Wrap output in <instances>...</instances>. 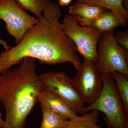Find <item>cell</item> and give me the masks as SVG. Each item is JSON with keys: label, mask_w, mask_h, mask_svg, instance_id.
Returning <instances> with one entry per match:
<instances>
[{"label": "cell", "mask_w": 128, "mask_h": 128, "mask_svg": "<svg viewBox=\"0 0 128 128\" xmlns=\"http://www.w3.org/2000/svg\"><path fill=\"white\" fill-rule=\"evenodd\" d=\"M43 13L38 23L28 30L19 44L1 53L0 73L6 72L27 57L38 60L41 64L69 62L76 71L80 69L82 62L76 53L75 44L64 33L59 22V6L50 2Z\"/></svg>", "instance_id": "obj_1"}, {"label": "cell", "mask_w": 128, "mask_h": 128, "mask_svg": "<svg viewBox=\"0 0 128 128\" xmlns=\"http://www.w3.org/2000/svg\"><path fill=\"white\" fill-rule=\"evenodd\" d=\"M35 60L25 57L18 68L0 76V102L6 111V128H25L38 95L44 89L36 72Z\"/></svg>", "instance_id": "obj_2"}, {"label": "cell", "mask_w": 128, "mask_h": 128, "mask_svg": "<svg viewBox=\"0 0 128 128\" xmlns=\"http://www.w3.org/2000/svg\"><path fill=\"white\" fill-rule=\"evenodd\" d=\"M103 87L98 98L85 106L81 114L96 110L104 113L114 128H128V114L117 90L111 73H101Z\"/></svg>", "instance_id": "obj_3"}, {"label": "cell", "mask_w": 128, "mask_h": 128, "mask_svg": "<svg viewBox=\"0 0 128 128\" xmlns=\"http://www.w3.org/2000/svg\"><path fill=\"white\" fill-rule=\"evenodd\" d=\"M97 52L96 65L99 73L116 72L128 76V51L117 43L114 31L102 34Z\"/></svg>", "instance_id": "obj_4"}, {"label": "cell", "mask_w": 128, "mask_h": 128, "mask_svg": "<svg viewBox=\"0 0 128 128\" xmlns=\"http://www.w3.org/2000/svg\"><path fill=\"white\" fill-rule=\"evenodd\" d=\"M62 24L64 33L74 42L76 51L84 58L96 63L98 44L102 33L94 28L80 26L70 14L65 16Z\"/></svg>", "instance_id": "obj_5"}, {"label": "cell", "mask_w": 128, "mask_h": 128, "mask_svg": "<svg viewBox=\"0 0 128 128\" xmlns=\"http://www.w3.org/2000/svg\"><path fill=\"white\" fill-rule=\"evenodd\" d=\"M40 76L44 89L58 96L74 113H82L85 102L76 89L72 79L64 72H48Z\"/></svg>", "instance_id": "obj_6"}, {"label": "cell", "mask_w": 128, "mask_h": 128, "mask_svg": "<svg viewBox=\"0 0 128 128\" xmlns=\"http://www.w3.org/2000/svg\"><path fill=\"white\" fill-rule=\"evenodd\" d=\"M0 19L5 22L6 30L14 37L16 44L28 30L39 22V18L24 11L16 0H0Z\"/></svg>", "instance_id": "obj_7"}, {"label": "cell", "mask_w": 128, "mask_h": 128, "mask_svg": "<svg viewBox=\"0 0 128 128\" xmlns=\"http://www.w3.org/2000/svg\"><path fill=\"white\" fill-rule=\"evenodd\" d=\"M76 89L85 103L96 100L102 92L103 82L95 62L84 58L77 74L72 79Z\"/></svg>", "instance_id": "obj_8"}, {"label": "cell", "mask_w": 128, "mask_h": 128, "mask_svg": "<svg viewBox=\"0 0 128 128\" xmlns=\"http://www.w3.org/2000/svg\"><path fill=\"white\" fill-rule=\"evenodd\" d=\"M37 102L58 115L68 120L77 116L64 100L52 92L44 89L37 96Z\"/></svg>", "instance_id": "obj_9"}, {"label": "cell", "mask_w": 128, "mask_h": 128, "mask_svg": "<svg viewBox=\"0 0 128 128\" xmlns=\"http://www.w3.org/2000/svg\"><path fill=\"white\" fill-rule=\"evenodd\" d=\"M107 10L98 6L76 1L70 6L68 12L74 17L79 25L89 27L102 12Z\"/></svg>", "instance_id": "obj_10"}, {"label": "cell", "mask_w": 128, "mask_h": 128, "mask_svg": "<svg viewBox=\"0 0 128 128\" xmlns=\"http://www.w3.org/2000/svg\"><path fill=\"white\" fill-rule=\"evenodd\" d=\"M121 26H124L118 16L107 10L92 22L89 27L96 29L102 34L114 31V28Z\"/></svg>", "instance_id": "obj_11"}, {"label": "cell", "mask_w": 128, "mask_h": 128, "mask_svg": "<svg viewBox=\"0 0 128 128\" xmlns=\"http://www.w3.org/2000/svg\"><path fill=\"white\" fill-rule=\"evenodd\" d=\"M78 2L101 6L116 14L125 26L128 20V10L122 3V0H77Z\"/></svg>", "instance_id": "obj_12"}, {"label": "cell", "mask_w": 128, "mask_h": 128, "mask_svg": "<svg viewBox=\"0 0 128 128\" xmlns=\"http://www.w3.org/2000/svg\"><path fill=\"white\" fill-rule=\"evenodd\" d=\"M83 114L81 116L76 117L69 120L67 123L61 128H102L98 122L100 112L93 110Z\"/></svg>", "instance_id": "obj_13"}, {"label": "cell", "mask_w": 128, "mask_h": 128, "mask_svg": "<svg viewBox=\"0 0 128 128\" xmlns=\"http://www.w3.org/2000/svg\"><path fill=\"white\" fill-rule=\"evenodd\" d=\"M40 105L42 114L40 128H61L68 121V120L60 116L44 105Z\"/></svg>", "instance_id": "obj_14"}, {"label": "cell", "mask_w": 128, "mask_h": 128, "mask_svg": "<svg viewBox=\"0 0 128 128\" xmlns=\"http://www.w3.org/2000/svg\"><path fill=\"white\" fill-rule=\"evenodd\" d=\"M111 75L116 81L118 92L128 114V76L116 72H112Z\"/></svg>", "instance_id": "obj_15"}, {"label": "cell", "mask_w": 128, "mask_h": 128, "mask_svg": "<svg viewBox=\"0 0 128 128\" xmlns=\"http://www.w3.org/2000/svg\"><path fill=\"white\" fill-rule=\"evenodd\" d=\"M23 9L29 10L40 18L50 0H16Z\"/></svg>", "instance_id": "obj_16"}, {"label": "cell", "mask_w": 128, "mask_h": 128, "mask_svg": "<svg viewBox=\"0 0 128 128\" xmlns=\"http://www.w3.org/2000/svg\"><path fill=\"white\" fill-rule=\"evenodd\" d=\"M114 38L117 43L128 51V31L120 30L114 34Z\"/></svg>", "instance_id": "obj_17"}, {"label": "cell", "mask_w": 128, "mask_h": 128, "mask_svg": "<svg viewBox=\"0 0 128 128\" xmlns=\"http://www.w3.org/2000/svg\"><path fill=\"white\" fill-rule=\"evenodd\" d=\"M60 4L62 6H66L70 4L72 0H58Z\"/></svg>", "instance_id": "obj_18"}, {"label": "cell", "mask_w": 128, "mask_h": 128, "mask_svg": "<svg viewBox=\"0 0 128 128\" xmlns=\"http://www.w3.org/2000/svg\"><path fill=\"white\" fill-rule=\"evenodd\" d=\"M0 44L2 45L4 48L5 50H8L11 48L10 46H9L8 45L7 42L4 40H2L0 38Z\"/></svg>", "instance_id": "obj_19"}, {"label": "cell", "mask_w": 128, "mask_h": 128, "mask_svg": "<svg viewBox=\"0 0 128 128\" xmlns=\"http://www.w3.org/2000/svg\"><path fill=\"white\" fill-rule=\"evenodd\" d=\"M6 126V122L5 120H3L2 118V114L0 113V128L5 127Z\"/></svg>", "instance_id": "obj_20"}, {"label": "cell", "mask_w": 128, "mask_h": 128, "mask_svg": "<svg viewBox=\"0 0 128 128\" xmlns=\"http://www.w3.org/2000/svg\"><path fill=\"white\" fill-rule=\"evenodd\" d=\"M104 120L105 123H106V125L107 128H114L111 124H110L109 120L106 117H105V118H104Z\"/></svg>", "instance_id": "obj_21"}, {"label": "cell", "mask_w": 128, "mask_h": 128, "mask_svg": "<svg viewBox=\"0 0 128 128\" xmlns=\"http://www.w3.org/2000/svg\"><path fill=\"white\" fill-rule=\"evenodd\" d=\"M122 3L124 8L128 10V0H122Z\"/></svg>", "instance_id": "obj_22"}, {"label": "cell", "mask_w": 128, "mask_h": 128, "mask_svg": "<svg viewBox=\"0 0 128 128\" xmlns=\"http://www.w3.org/2000/svg\"><path fill=\"white\" fill-rule=\"evenodd\" d=\"M6 128L5 127H3V128Z\"/></svg>", "instance_id": "obj_23"}, {"label": "cell", "mask_w": 128, "mask_h": 128, "mask_svg": "<svg viewBox=\"0 0 128 128\" xmlns=\"http://www.w3.org/2000/svg\"></svg>", "instance_id": "obj_24"}]
</instances>
